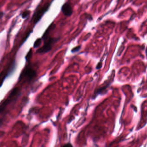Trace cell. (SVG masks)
<instances>
[{"mask_svg": "<svg viewBox=\"0 0 147 147\" xmlns=\"http://www.w3.org/2000/svg\"><path fill=\"white\" fill-rule=\"evenodd\" d=\"M58 40V38H52L50 36L44 40V45L42 47L40 48L36 51L38 54H44L50 51L52 49L53 46Z\"/></svg>", "mask_w": 147, "mask_h": 147, "instance_id": "6da1fadb", "label": "cell"}, {"mask_svg": "<svg viewBox=\"0 0 147 147\" xmlns=\"http://www.w3.org/2000/svg\"><path fill=\"white\" fill-rule=\"evenodd\" d=\"M50 5L51 3H48L47 4H45L43 7L37 10V11L34 13L33 18L34 19L33 21L35 24H36L39 21L44 14L48 10Z\"/></svg>", "mask_w": 147, "mask_h": 147, "instance_id": "7a4b0ae2", "label": "cell"}, {"mask_svg": "<svg viewBox=\"0 0 147 147\" xmlns=\"http://www.w3.org/2000/svg\"><path fill=\"white\" fill-rule=\"evenodd\" d=\"M61 11L67 17H70L73 13L72 7L68 2L64 3L61 7Z\"/></svg>", "mask_w": 147, "mask_h": 147, "instance_id": "3957f363", "label": "cell"}, {"mask_svg": "<svg viewBox=\"0 0 147 147\" xmlns=\"http://www.w3.org/2000/svg\"><path fill=\"white\" fill-rule=\"evenodd\" d=\"M56 27V25L54 24L53 23L52 24H51L48 27V28H47L46 30L45 31V32L44 33V34L43 35L42 37V39L43 40H45L47 38H48V37L50 36V32L52 31Z\"/></svg>", "mask_w": 147, "mask_h": 147, "instance_id": "277c9868", "label": "cell"}, {"mask_svg": "<svg viewBox=\"0 0 147 147\" xmlns=\"http://www.w3.org/2000/svg\"><path fill=\"white\" fill-rule=\"evenodd\" d=\"M25 76L27 77L29 80H31L35 77L36 75L35 71L32 69H28L25 72Z\"/></svg>", "mask_w": 147, "mask_h": 147, "instance_id": "5b68a950", "label": "cell"}, {"mask_svg": "<svg viewBox=\"0 0 147 147\" xmlns=\"http://www.w3.org/2000/svg\"><path fill=\"white\" fill-rule=\"evenodd\" d=\"M42 40V38H38V39L35 41V42L34 43V45H33L34 48H38V47H39L40 46L41 44Z\"/></svg>", "mask_w": 147, "mask_h": 147, "instance_id": "8992f818", "label": "cell"}, {"mask_svg": "<svg viewBox=\"0 0 147 147\" xmlns=\"http://www.w3.org/2000/svg\"><path fill=\"white\" fill-rule=\"evenodd\" d=\"M30 13V10H26V11L24 12L21 14V17L23 19H26L28 17Z\"/></svg>", "mask_w": 147, "mask_h": 147, "instance_id": "52a82bcc", "label": "cell"}, {"mask_svg": "<svg viewBox=\"0 0 147 147\" xmlns=\"http://www.w3.org/2000/svg\"><path fill=\"white\" fill-rule=\"evenodd\" d=\"M32 54H33V50L32 49L30 50V51H28L27 55L26 56V59L27 61H28L30 60V59L31 58L32 56Z\"/></svg>", "mask_w": 147, "mask_h": 147, "instance_id": "ba28073f", "label": "cell"}, {"mask_svg": "<svg viewBox=\"0 0 147 147\" xmlns=\"http://www.w3.org/2000/svg\"><path fill=\"white\" fill-rule=\"evenodd\" d=\"M81 48V45H79V46H77V47L74 48H72V50H71V52L74 53L78 52V51H79V50H80Z\"/></svg>", "mask_w": 147, "mask_h": 147, "instance_id": "9c48e42d", "label": "cell"}, {"mask_svg": "<svg viewBox=\"0 0 147 147\" xmlns=\"http://www.w3.org/2000/svg\"><path fill=\"white\" fill-rule=\"evenodd\" d=\"M64 146H65V147H67V146H71V147H72V145H71L70 144H66L65 145H64Z\"/></svg>", "mask_w": 147, "mask_h": 147, "instance_id": "30bf717a", "label": "cell"}, {"mask_svg": "<svg viewBox=\"0 0 147 147\" xmlns=\"http://www.w3.org/2000/svg\"><path fill=\"white\" fill-rule=\"evenodd\" d=\"M3 14H4V13H3V12H1V19H2V18L3 17Z\"/></svg>", "mask_w": 147, "mask_h": 147, "instance_id": "8fae6325", "label": "cell"}]
</instances>
